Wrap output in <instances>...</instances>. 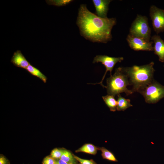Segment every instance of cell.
Instances as JSON below:
<instances>
[{
  "mask_svg": "<svg viewBox=\"0 0 164 164\" xmlns=\"http://www.w3.org/2000/svg\"><path fill=\"white\" fill-rule=\"evenodd\" d=\"M115 18H102L91 12L86 5L79 9L77 24L81 35L93 42L106 43L111 40V31L116 24Z\"/></svg>",
  "mask_w": 164,
  "mask_h": 164,
  "instance_id": "obj_1",
  "label": "cell"
},
{
  "mask_svg": "<svg viewBox=\"0 0 164 164\" xmlns=\"http://www.w3.org/2000/svg\"><path fill=\"white\" fill-rule=\"evenodd\" d=\"M154 63L141 66L134 65L130 67H122L127 76L130 85L133 86V92H139L153 80L155 70L153 68Z\"/></svg>",
  "mask_w": 164,
  "mask_h": 164,
  "instance_id": "obj_2",
  "label": "cell"
},
{
  "mask_svg": "<svg viewBox=\"0 0 164 164\" xmlns=\"http://www.w3.org/2000/svg\"><path fill=\"white\" fill-rule=\"evenodd\" d=\"M107 89L108 94L115 96L120 93L125 92L127 95L132 94L133 92L127 87L131 85L127 75L122 67H119L115 70L113 75L108 78L106 80Z\"/></svg>",
  "mask_w": 164,
  "mask_h": 164,
  "instance_id": "obj_3",
  "label": "cell"
},
{
  "mask_svg": "<svg viewBox=\"0 0 164 164\" xmlns=\"http://www.w3.org/2000/svg\"><path fill=\"white\" fill-rule=\"evenodd\" d=\"M151 29L147 17L138 14L132 23L129 30L131 35L150 41Z\"/></svg>",
  "mask_w": 164,
  "mask_h": 164,
  "instance_id": "obj_4",
  "label": "cell"
},
{
  "mask_svg": "<svg viewBox=\"0 0 164 164\" xmlns=\"http://www.w3.org/2000/svg\"><path fill=\"white\" fill-rule=\"evenodd\" d=\"M139 92L143 96L146 102L155 104L164 97V86L154 80Z\"/></svg>",
  "mask_w": 164,
  "mask_h": 164,
  "instance_id": "obj_5",
  "label": "cell"
},
{
  "mask_svg": "<svg viewBox=\"0 0 164 164\" xmlns=\"http://www.w3.org/2000/svg\"><path fill=\"white\" fill-rule=\"evenodd\" d=\"M150 16L152 27L157 34L164 31V10L154 5L151 6L149 10Z\"/></svg>",
  "mask_w": 164,
  "mask_h": 164,
  "instance_id": "obj_6",
  "label": "cell"
},
{
  "mask_svg": "<svg viewBox=\"0 0 164 164\" xmlns=\"http://www.w3.org/2000/svg\"><path fill=\"white\" fill-rule=\"evenodd\" d=\"M123 59L124 58L122 57H110L105 55H97L94 58L93 63H101L105 67L106 71L101 81L99 83L93 84H100L103 87H105V86L103 84L102 82L107 72L109 71L110 75H112V71L115 65L118 62H121Z\"/></svg>",
  "mask_w": 164,
  "mask_h": 164,
  "instance_id": "obj_7",
  "label": "cell"
},
{
  "mask_svg": "<svg viewBox=\"0 0 164 164\" xmlns=\"http://www.w3.org/2000/svg\"><path fill=\"white\" fill-rule=\"evenodd\" d=\"M126 40L130 47L134 50L153 51V41H147L142 38L135 37L129 34L127 36Z\"/></svg>",
  "mask_w": 164,
  "mask_h": 164,
  "instance_id": "obj_8",
  "label": "cell"
},
{
  "mask_svg": "<svg viewBox=\"0 0 164 164\" xmlns=\"http://www.w3.org/2000/svg\"><path fill=\"white\" fill-rule=\"evenodd\" d=\"M154 44L153 51L154 53L159 57V60L161 62H164V41L158 35H154L151 38Z\"/></svg>",
  "mask_w": 164,
  "mask_h": 164,
  "instance_id": "obj_9",
  "label": "cell"
},
{
  "mask_svg": "<svg viewBox=\"0 0 164 164\" xmlns=\"http://www.w3.org/2000/svg\"><path fill=\"white\" fill-rule=\"evenodd\" d=\"M111 1L110 0H92L97 16L102 18L107 17L109 5Z\"/></svg>",
  "mask_w": 164,
  "mask_h": 164,
  "instance_id": "obj_10",
  "label": "cell"
},
{
  "mask_svg": "<svg viewBox=\"0 0 164 164\" xmlns=\"http://www.w3.org/2000/svg\"><path fill=\"white\" fill-rule=\"evenodd\" d=\"M11 62L15 66L26 69L30 64L20 50L14 53Z\"/></svg>",
  "mask_w": 164,
  "mask_h": 164,
  "instance_id": "obj_11",
  "label": "cell"
},
{
  "mask_svg": "<svg viewBox=\"0 0 164 164\" xmlns=\"http://www.w3.org/2000/svg\"><path fill=\"white\" fill-rule=\"evenodd\" d=\"M117 96V111H124L128 108L133 106L130 103V99L125 98L122 97L120 94Z\"/></svg>",
  "mask_w": 164,
  "mask_h": 164,
  "instance_id": "obj_12",
  "label": "cell"
},
{
  "mask_svg": "<svg viewBox=\"0 0 164 164\" xmlns=\"http://www.w3.org/2000/svg\"><path fill=\"white\" fill-rule=\"evenodd\" d=\"M32 75L36 77L43 83H46L47 80V77L43 74L38 69L30 64L25 69Z\"/></svg>",
  "mask_w": 164,
  "mask_h": 164,
  "instance_id": "obj_13",
  "label": "cell"
},
{
  "mask_svg": "<svg viewBox=\"0 0 164 164\" xmlns=\"http://www.w3.org/2000/svg\"><path fill=\"white\" fill-rule=\"evenodd\" d=\"M114 96L110 95H107L102 97V98L106 104L109 108L110 111H115L117 109V101Z\"/></svg>",
  "mask_w": 164,
  "mask_h": 164,
  "instance_id": "obj_14",
  "label": "cell"
},
{
  "mask_svg": "<svg viewBox=\"0 0 164 164\" xmlns=\"http://www.w3.org/2000/svg\"><path fill=\"white\" fill-rule=\"evenodd\" d=\"M98 148L91 144H86L76 151V152H83L89 154L95 155L97 153Z\"/></svg>",
  "mask_w": 164,
  "mask_h": 164,
  "instance_id": "obj_15",
  "label": "cell"
},
{
  "mask_svg": "<svg viewBox=\"0 0 164 164\" xmlns=\"http://www.w3.org/2000/svg\"><path fill=\"white\" fill-rule=\"evenodd\" d=\"M99 150L101 152V155L104 159L111 161L115 162L118 161L114 154L105 148L104 147L100 148Z\"/></svg>",
  "mask_w": 164,
  "mask_h": 164,
  "instance_id": "obj_16",
  "label": "cell"
},
{
  "mask_svg": "<svg viewBox=\"0 0 164 164\" xmlns=\"http://www.w3.org/2000/svg\"><path fill=\"white\" fill-rule=\"evenodd\" d=\"M60 159L69 164L75 163L76 160L73 155L68 151L65 150Z\"/></svg>",
  "mask_w": 164,
  "mask_h": 164,
  "instance_id": "obj_17",
  "label": "cell"
},
{
  "mask_svg": "<svg viewBox=\"0 0 164 164\" xmlns=\"http://www.w3.org/2000/svg\"><path fill=\"white\" fill-rule=\"evenodd\" d=\"M46 3L49 5H53L58 7L66 5L71 2L72 0H46Z\"/></svg>",
  "mask_w": 164,
  "mask_h": 164,
  "instance_id": "obj_18",
  "label": "cell"
},
{
  "mask_svg": "<svg viewBox=\"0 0 164 164\" xmlns=\"http://www.w3.org/2000/svg\"><path fill=\"white\" fill-rule=\"evenodd\" d=\"M63 152V150L55 148L52 150L50 156L55 159H60Z\"/></svg>",
  "mask_w": 164,
  "mask_h": 164,
  "instance_id": "obj_19",
  "label": "cell"
},
{
  "mask_svg": "<svg viewBox=\"0 0 164 164\" xmlns=\"http://www.w3.org/2000/svg\"><path fill=\"white\" fill-rule=\"evenodd\" d=\"M73 155L76 160L78 161L80 164H96L92 160L84 159L74 155Z\"/></svg>",
  "mask_w": 164,
  "mask_h": 164,
  "instance_id": "obj_20",
  "label": "cell"
},
{
  "mask_svg": "<svg viewBox=\"0 0 164 164\" xmlns=\"http://www.w3.org/2000/svg\"><path fill=\"white\" fill-rule=\"evenodd\" d=\"M55 159L51 156H47L43 159V164H55Z\"/></svg>",
  "mask_w": 164,
  "mask_h": 164,
  "instance_id": "obj_21",
  "label": "cell"
},
{
  "mask_svg": "<svg viewBox=\"0 0 164 164\" xmlns=\"http://www.w3.org/2000/svg\"><path fill=\"white\" fill-rule=\"evenodd\" d=\"M8 162L4 157L1 156L0 157V164H8Z\"/></svg>",
  "mask_w": 164,
  "mask_h": 164,
  "instance_id": "obj_22",
  "label": "cell"
},
{
  "mask_svg": "<svg viewBox=\"0 0 164 164\" xmlns=\"http://www.w3.org/2000/svg\"><path fill=\"white\" fill-rule=\"evenodd\" d=\"M55 164H69L60 159H55Z\"/></svg>",
  "mask_w": 164,
  "mask_h": 164,
  "instance_id": "obj_23",
  "label": "cell"
},
{
  "mask_svg": "<svg viewBox=\"0 0 164 164\" xmlns=\"http://www.w3.org/2000/svg\"><path fill=\"white\" fill-rule=\"evenodd\" d=\"M69 164H72V163H70Z\"/></svg>",
  "mask_w": 164,
  "mask_h": 164,
  "instance_id": "obj_24",
  "label": "cell"
}]
</instances>
